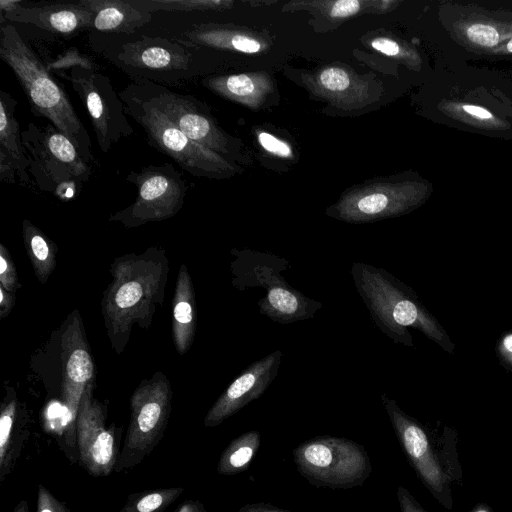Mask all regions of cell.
Returning <instances> with one entry per match:
<instances>
[{"instance_id": "obj_5", "label": "cell", "mask_w": 512, "mask_h": 512, "mask_svg": "<svg viewBox=\"0 0 512 512\" xmlns=\"http://www.w3.org/2000/svg\"><path fill=\"white\" fill-rule=\"evenodd\" d=\"M351 274L355 288L378 329L394 343L413 346L408 327L453 352L454 345L441 325L421 304L414 291L383 268L354 262Z\"/></svg>"}, {"instance_id": "obj_33", "label": "cell", "mask_w": 512, "mask_h": 512, "mask_svg": "<svg viewBox=\"0 0 512 512\" xmlns=\"http://www.w3.org/2000/svg\"><path fill=\"white\" fill-rule=\"evenodd\" d=\"M230 45L238 51L244 53H255L260 50V44L245 36L235 35L229 39Z\"/></svg>"}, {"instance_id": "obj_16", "label": "cell", "mask_w": 512, "mask_h": 512, "mask_svg": "<svg viewBox=\"0 0 512 512\" xmlns=\"http://www.w3.org/2000/svg\"><path fill=\"white\" fill-rule=\"evenodd\" d=\"M1 23H22L61 35L90 29L93 12L79 1L25 5L19 0H0Z\"/></svg>"}, {"instance_id": "obj_28", "label": "cell", "mask_w": 512, "mask_h": 512, "mask_svg": "<svg viewBox=\"0 0 512 512\" xmlns=\"http://www.w3.org/2000/svg\"><path fill=\"white\" fill-rule=\"evenodd\" d=\"M468 38L479 45L491 47L499 41L496 29L489 25L475 24L467 30Z\"/></svg>"}, {"instance_id": "obj_1", "label": "cell", "mask_w": 512, "mask_h": 512, "mask_svg": "<svg viewBox=\"0 0 512 512\" xmlns=\"http://www.w3.org/2000/svg\"><path fill=\"white\" fill-rule=\"evenodd\" d=\"M168 270L165 252L156 248L122 256L111 265L113 278L101 306L107 334L118 354L126 347L135 324L141 328L151 324L163 301Z\"/></svg>"}, {"instance_id": "obj_43", "label": "cell", "mask_w": 512, "mask_h": 512, "mask_svg": "<svg viewBox=\"0 0 512 512\" xmlns=\"http://www.w3.org/2000/svg\"><path fill=\"white\" fill-rule=\"evenodd\" d=\"M511 512H512V510H511Z\"/></svg>"}, {"instance_id": "obj_25", "label": "cell", "mask_w": 512, "mask_h": 512, "mask_svg": "<svg viewBox=\"0 0 512 512\" xmlns=\"http://www.w3.org/2000/svg\"><path fill=\"white\" fill-rule=\"evenodd\" d=\"M389 206V199L383 193L368 194L357 201L355 210L358 211L356 218H374L382 215Z\"/></svg>"}, {"instance_id": "obj_39", "label": "cell", "mask_w": 512, "mask_h": 512, "mask_svg": "<svg viewBox=\"0 0 512 512\" xmlns=\"http://www.w3.org/2000/svg\"><path fill=\"white\" fill-rule=\"evenodd\" d=\"M463 108L467 113L477 116L479 118L488 119L491 117L490 112L478 106L465 105Z\"/></svg>"}, {"instance_id": "obj_2", "label": "cell", "mask_w": 512, "mask_h": 512, "mask_svg": "<svg viewBox=\"0 0 512 512\" xmlns=\"http://www.w3.org/2000/svg\"><path fill=\"white\" fill-rule=\"evenodd\" d=\"M91 48L133 82L167 86L187 82L203 71V47L180 38L90 31Z\"/></svg>"}, {"instance_id": "obj_8", "label": "cell", "mask_w": 512, "mask_h": 512, "mask_svg": "<svg viewBox=\"0 0 512 512\" xmlns=\"http://www.w3.org/2000/svg\"><path fill=\"white\" fill-rule=\"evenodd\" d=\"M292 458L300 475L317 488L362 486L372 472L365 447L344 437L324 435L307 439L293 449Z\"/></svg>"}, {"instance_id": "obj_21", "label": "cell", "mask_w": 512, "mask_h": 512, "mask_svg": "<svg viewBox=\"0 0 512 512\" xmlns=\"http://www.w3.org/2000/svg\"><path fill=\"white\" fill-rule=\"evenodd\" d=\"M22 234L35 275L45 284L56 266L57 246L28 219L22 221Z\"/></svg>"}, {"instance_id": "obj_12", "label": "cell", "mask_w": 512, "mask_h": 512, "mask_svg": "<svg viewBox=\"0 0 512 512\" xmlns=\"http://www.w3.org/2000/svg\"><path fill=\"white\" fill-rule=\"evenodd\" d=\"M118 94L126 114L142 127L152 147L194 176H209L213 173L217 160L208 148L190 139L163 113L126 87Z\"/></svg>"}, {"instance_id": "obj_18", "label": "cell", "mask_w": 512, "mask_h": 512, "mask_svg": "<svg viewBox=\"0 0 512 512\" xmlns=\"http://www.w3.org/2000/svg\"><path fill=\"white\" fill-rule=\"evenodd\" d=\"M28 437L27 417L17 398L7 394L0 410V483L16 468Z\"/></svg>"}, {"instance_id": "obj_3", "label": "cell", "mask_w": 512, "mask_h": 512, "mask_svg": "<svg viewBox=\"0 0 512 512\" xmlns=\"http://www.w3.org/2000/svg\"><path fill=\"white\" fill-rule=\"evenodd\" d=\"M381 401L398 442L418 479L445 509L453 508L452 489L463 485L458 432L450 426L425 425L404 412L386 393Z\"/></svg>"}, {"instance_id": "obj_13", "label": "cell", "mask_w": 512, "mask_h": 512, "mask_svg": "<svg viewBox=\"0 0 512 512\" xmlns=\"http://www.w3.org/2000/svg\"><path fill=\"white\" fill-rule=\"evenodd\" d=\"M93 382L80 401L75 440L82 467L92 476L104 477L115 471L120 452L114 428L106 425V407L93 398Z\"/></svg>"}, {"instance_id": "obj_9", "label": "cell", "mask_w": 512, "mask_h": 512, "mask_svg": "<svg viewBox=\"0 0 512 512\" xmlns=\"http://www.w3.org/2000/svg\"><path fill=\"white\" fill-rule=\"evenodd\" d=\"M172 390L162 372L145 379L130 399V422L115 472L128 471L146 459L161 441L171 412Z\"/></svg>"}, {"instance_id": "obj_38", "label": "cell", "mask_w": 512, "mask_h": 512, "mask_svg": "<svg viewBox=\"0 0 512 512\" xmlns=\"http://www.w3.org/2000/svg\"><path fill=\"white\" fill-rule=\"evenodd\" d=\"M174 512H207L204 505L198 501L189 499L182 502Z\"/></svg>"}, {"instance_id": "obj_11", "label": "cell", "mask_w": 512, "mask_h": 512, "mask_svg": "<svg viewBox=\"0 0 512 512\" xmlns=\"http://www.w3.org/2000/svg\"><path fill=\"white\" fill-rule=\"evenodd\" d=\"M54 75L67 81L83 102L101 152H109L121 139L133 135L124 103L107 75L82 67Z\"/></svg>"}, {"instance_id": "obj_20", "label": "cell", "mask_w": 512, "mask_h": 512, "mask_svg": "<svg viewBox=\"0 0 512 512\" xmlns=\"http://www.w3.org/2000/svg\"><path fill=\"white\" fill-rule=\"evenodd\" d=\"M172 308L174 346L180 355H184L193 344L197 321L194 287L185 264L179 268Z\"/></svg>"}, {"instance_id": "obj_10", "label": "cell", "mask_w": 512, "mask_h": 512, "mask_svg": "<svg viewBox=\"0 0 512 512\" xmlns=\"http://www.w3.org/2000/svg\"><path fill=\"white\" fill-rule=\"evenodd\" d=\"M126 180L137 188L135 201L110 216L127 228L163 221L176 215L184 205L188 184L170 163L149 165L130 171Z\"/></svg>"}, {"instance_id": "obj_27", "label": "cell", "mask_w": 512, "mask_h": 512, "mask_svg": "<svg viewBox=\"0 0 512 512\" xmlns=\"http://www.w3.org/2000/svg\"><path fill=\"white\" fill-rule=\"evenodd\" d=\"M36 512H70L66 503L56 498L43 484H38Z\"/></svg>"}, {"instance_id": "obj_40", "label": "cell", "mask_w": 512, "mask_h": 512, "mask_svg": "<svg viewBox=\"0 0 512 512\" xmlns=\"http://www.w3.org/2000/svg\"><path fill=\"white\" fill-rule=\"evenodd\" d=\"M470 512H494V510L487 503H478L471 509Z\"/></svg>"}, {"instance_id": "obj_15", "label": "cell", "mask_w": 512, "mask_h": 512, "mask_svg": "<svg viewBox=\"0 0 512 512\" xmlns=\"http://www.w3.org/2000/svg\"><path fill=\"white\" fill-rule=\"evenodd\" d=\"M282 353L276 350L245 368L219 396L204 418V426L216 427L251 401L261 397L276 378Z\"/></svg>"}, {"instance_id": "obj_17", "label": "cell", "mask_w": 512, "mask_h": 512, "mask_svg": "<svg viewBox=\"0 0 512 512\" xmlns=\"http://www.w3.org/2000/svg\"><path fill=\"white\" fill-rule=\"evenodd\" d=\"M16 107V99L0 90V181L25 186L30 182V158L15 117Z\"/></svg>"}, {"instance_id": "obj_29", "label": "cell", "mask_w": 512, "mask_h": 512, "mask_svg": "<svg viewBox=\"0 0 512 512\" xmlns=\"http://www.w3.org/2000/svg\"><path fill=\"white\" fill-rule=\"evenodd\" d=\"M321 84L331 91L345 90L350 83L349 76L339 68H328L320 75Z\"/></svg>"}, {"instance_id": "obj_6", "label": "cell", "mask_w": 512, "mask_h": 512, "mask_svg": "<svg viewBox=\"0 0 512 512\" xmlns=\"http://www.w3.org/2000/svg\"><path fill=\"white\" fill-rule=\"evenodd\" d=\"M233 285L240 291L260 287L265 291L258 300L262 315L280 324H291L314 317L322 303L306 297L281 275L288 261L276 255L250 249L232 250Z\"/></svg>"}, {"instance_id": "obj_41", "label": "cell", "mask_w": 512, "mask_h": 512, "mask_svg": "<svg viewBox=\"0 0 512 512\" xmlns=\"http://www.w3.org/2000/svg\"><path fill=\"white\" fill-rule=\"evenodd\" d=\"M13 512H29L28 503L22 499L13 509Z\"/></svg>"}, {"instance_id": "obj_31", "label": "cell", "mask_w": 512, "mask_h": 512, "mask_svg": "<svg viewBox=\"0 0 512 512\" xmlns=\"http://www.w3.org/2000/svg\"><path fill=\"white\" fill-rule=\"evenodd\" d=\"M396 497L401 512H428L420 505L410 491L402 485L398 486Z\"/></svg>"}, {"instance_id": "obj_19", "label": "cell", "mask_w": 512, "mask_h": 512, "mask_svg": "<svg viewBox=\"0 0 512 512\" xmlns=\"http://www.w3.org/2000/svg\"><path fill=\"white\" fill-rule=\"evenodd\" d=\"M93 12L90 31L133 34L150 23L153 13L136 7L129 0H79Z\"/></svg>"}, {"instance_id": "obj_4", "label": "cell", "mask_w": 512, "mask_h": 512, "mask_svg": "<svg viewBox=\"0 0 512 512\" xmlns=\"http://www.w3.org/2000/svg\"><path fill=\"white\" fill-rule=\"evenodd\" d=\"M0 58L18 79L32 114L48 120L70 139L87 162L93 161L90 136L65 89L8 22L1 23Z\"/></svg>"}, {"instance_id": "obj_32", "label": "cell", "mask_w": 512, "mask_h": 512, "mask_svg": "<svg viewBox=\"0 0 512 512\" xmlns=\"http://www.w3.org/2000/svg\"><path fill=\"white\" fill-rule=\"evenodd\" d=\"M497 353L502 364L512 370V332L505 333L500 338Z\"/></svg>"}, {"instance_id": "obj_34", "label": "cell", "mask_w": 512, "mask_h": 512, "mask_svg": "<svg viewBox=\"0 0 512 512\" xmlns=\"http://www.w3.org/2000/svg\"><path fill=\"white\" fill-rule=\"evenodd\" d=\"M360 8V3L356 0H341L334 4L331 10L333 17H347L356 13Z\"/></svg>"}, {"instance_id": "obj_37", "label": "cell", "mask_w": 512, "mask_h": 512, "mask_svg": "<svg viewBox=\"0 0 512 512\" xmlns=\"http://www.w3.org/2000/svg\"><path fill=\"white\" fill-rule=\"evenodd\" d=\"M372 47L383 54L393 56L398 54L399 52V46L396 42L386 39V38H379L372 41Z\"/></svg>"}, {"instance_id": "obj_26", "label": "cell", "mask_w": 512, "mask_h": 512, "mask_svg": "<svg viewBox=\"0 0 512 512\" xmlns=\"http://www.w3.org/2000/svg\"><path fill=\"white\" fill-rule=\"evenodd\" d=\"M0 285L13 294L20 287L15 265L3 244H0Z\"/></svg>"}, {"instance_id": "obj_22", "label": "cell", "mask_w": 512, "mask_h": 512, "mask_svg": "<svg viewBox=\"0 0 512 512\" xmlns=\"http://www.w3.org/2000/svg\"><path fill=\"white\" fill-rule=\"evenodd\" d=\"M260 439L258 431H248L233 439L220 455L217 472L233 476L246 471L260 447Z\"/></svg>"}, {"instance_id": "obj_24", "label": "cell", "mask_w": 512, "mask_h": 512, "mask_svg": "<svg viewBox=\"0 0 512 512\" xmlns=\"http://www.w3.org/2000/svg\"><path fill=\"white\" fill-rule=\"evenodd\" d=\"M46 67L52 74L67 71L74 67L95 68L90 58L75 47L69 48L58 55L53 61L46 64Z\"/></svg>"}, {"instance_id": "obj_36", "label": "cell", "mask_w": 512, "mask_h": 512, "mask_svg": "<svg viewBox=\"0 0 512 512\" xmlns=\"http://www.w3.org/2000/svg\"><path fill=\"white\" fill-rule=\"evenodd\" d=\"M238 512H292L286 509L273 506L270 503L258 502L243 505Z\"/></svg>"}, {"instance_id": "obj_30", "label": "cell", "mask_w": 512, "mask_h": 512, "mask_svg": "<svg viewBox=\"0 0 512 512\" xmlns=\"http://www.w3.org/2000/svg\"><path fill=\"white\" fill-rule=\"evenodd\" d=\"M261 146L274 154L287 157L291 154L290 147L285 143L277 139L271 134L262 132L258 136Z\"/></svg>"}, {"instance_id": "obj_35", "label": "cell", "mask_w": 512, "mask_h": 512, "mask_svg": "<svg viewBox=\"0 0 512 512\" xmlns=\"http://www.w3.org/2000/svg\"><path fill=\"white\" fill-rule=\"evenodd\" d=\"M15 305V294L0 285V318L7 317Z\"/></svg>"}, {"instance_id": "obj_14", "label": "cell", "mask_w": 512, "mask_h": 512, "mask_svg": "<svg viewBox=\"0 0 512 512\" xmlns=\"http://www.w3.org/2000/svg\"><path fill=\"white\" fill-rule=\"evenodd\" d=\"M62 398L67 409L66 433L76 439V419L88 384L94 381V363L77 312L61 336Z\"/></svg>"}, {"instance_id": "obj_23", "label": "cell", "mask_w": 512, "mask_h": 512, "mask_svg": "<svg viewBox=\"0 0 512 512\" xmlns=\"http://www.w3.org/2000/svg\"><path fill=\"white\" fill-rule=\"evenodd\" d=\"M184 490L183 487H170L131 494L120 512H164Z\"/></svg>"}, {"instance_id": "obj_42", "label": "cell", "mask_w": 512, "mask_h": 512, "mask_svg": "<svg viewBox=\"0 0 512 512\" xmlns=\"http://www.w3.org/2000/svg\"><path fill=\"white\" fill-rule=\"evenodd\" d=\"M508 51L512 52V40L507 45Z\"/></svg>"}, {"instance_id": "obj_7", "label": "cell", "mask_w": 512, "mask_h": 512, "mask_svg": "<svg viewBox=\"0 0 512 512\" xmlns=\"http://www.w3.org/2000/svg\"><path fill=\"white\" fill-rule=\"evenodd\" d=\"M21 136L30 158L29 174L41 191L69 200L89 180V162L50 122L37 125L30 121Z\"/></svg>"}]
</instances>
